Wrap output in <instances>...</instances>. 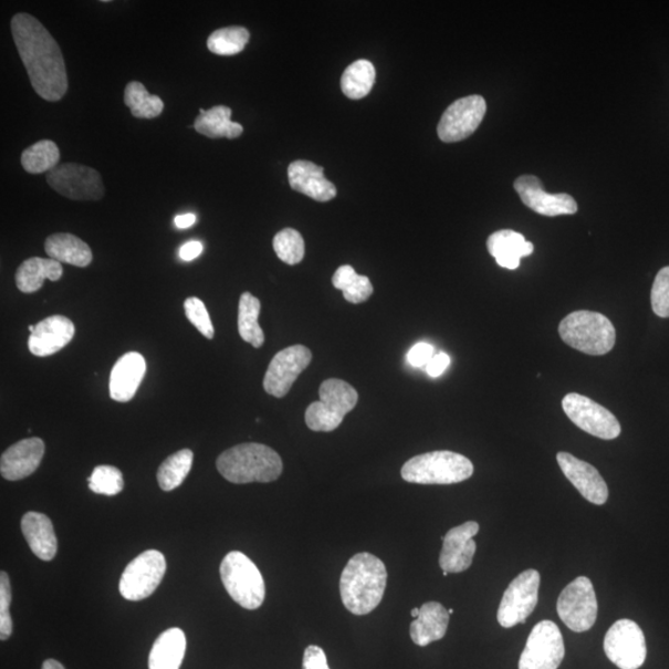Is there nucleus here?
<instances>
[{"instance_id": "nucleus-1", "label": "nucleus", "mask_w": 669, "mask_h": 669, "mask_svg": "<svg viewBox=\"0 0 669 669\" xmlns=\"http://www.w3.org/2000/svg\"><path fill=\"white\" fill-rule=\"evenodd\" d=\"M14 43L36 94L58 102L69 90L63 51L36 18L18 13L12 19Z\"/></svg>"}, {"instance_id": "nucleus-2", "label": "nucleus", "mask_w": 669, "mask_h": 669, "mask_svg": "<svg viewBox=\"0 0 669 669\" xmlns=\"http://www.w3.org/2000/svg\"><path fill=\"white\" fill-rule=\"evenodd\" d=\"M387 576L385 563L376 555H354L339 579V594L346 609L358 616L373 613L384 599Z\"/></svg>"}, {"instance_id": "nucleus-3", "label": "nucleus", "mask_w": 669, "mask_h": 669, "mask_svg": "<svg viewBox=\"0 0 669 669\" xmlns=\"http://www.w3.org/2000/svg\"><path fill=\"white\" fill-rule=\"evenodd\" d=\"M216 467L226 480L237 485L272 482L283 472V461L278 452L259 442H245L223 451Z\"/></svg>"}, {"instance_id": "nucleus-4", "label": "nucleus", "mask_w": 669, "mask_h": 669, "mask_svg": "<svg viewBox=\"0 0 669 669\" xmlns=\"http://www.w3.org/2000/svg\"><path fill=\"white\" fill-rule=\"evenodd\" d=\"M400 473L407 482L419 485H451L470 479L473 466L458 452L441 450L411 458Z\"/></svg>"}, {"instance_id": "nucleus-5", "label": "nucleus", "mask_w": 669, "mask_h": 669, "mask_svg": "<svg viewBox=\"0 0 669 669\" xmlns=\"http://www.w3.org/2000/svg\"><path fill=\"white\" fill-rule=\"evenodd\" d=\"M564 344L578 352L603 356L609 354L616 343V332L609 317L588 311L574 312L560 324Z\"/></svg>"}, {"instance_id": "nucleus-6", "label": "nucleus", "mask_w": 669, "mask_h": 669, "mask_svg": "<svg viewBox=\"0 0 669 669\" xmlns=\"http://www.w3.org/2000/svg\"><path fill=\"white\" fill-rule=\"evenodd\" d=\"M321 399L307 407L305 424L314 431H333L358 401L357 390L343 379H327L318 389Z\"/></svg>"}, {"instance_id": "nucleus-7", "label": "nucleus", "mask_w": 669, "mask_h": 669, "mask_svg": "<svg viewBox=\"0 0 669 669\" xmlns=\"http://www.w3.org/2000/svg\"><path fill=\"white\" fill-rule=\"evenodd\" d=\"M221 581L231 598L247 610H257L265 599L263 576L257 565L241 552H231L220 567Z\"/></svg>"}, {"instance_id": "nucleus-8", "label": "nucleus", "mask_w": 669, "mask_h": 669, "mask_svg": "<svg viewBox=\"0 0 669 669\" xmlns=\"http://www.w3.org/2000/svg\"><path fill=\"white\" fill-rule=\"evenodd\" d=\"M167 572V561L158 551H147L133 560L123 572L119 592L129 602L149 598L158 589Z\"/></svg>"}, {"instance_id": "nucleus-9", "label": "nucleus", "mask_w": 669, "mask_h": 669, "mask_svg": "<svg viewBox=\"0 0 669 669\" xmlns=\"http://www.w3.org/2000/svg\"><path fill=\"white\" fill-rule=\"evenodd\" d=\"M50 188L75 201H98L105 197L101 174L82 164L65 163L46 174Z\"/></svg>"}, {"instance_id": "nucleus-10", "label": "nucleus", "mask_w": 669, "mask_h": 669, "mask_svg": "<svg viewBox=\"0 0 669 669\" xmlns=\"http://www.w3.org/2000/svg\"><path fill=\"white\" fill-rule=\"evenodd\" d=\"M557 611L572 631H589L598 617V600L592 581L586 576L573 581L561 593Z\"/></svg>"}, {"instance_id": "nucleus-11", "label": "nucleus", "mask_w": 669, "mask_h": 669, "mask_svg": "<svg viewBox=\"0 0 669 669\" xmlns=\"http://www.w3.org/2000/svg\"><path fill=\"white\" fill-rule=\"evenodd\" d=\"M540 585L541 574L534 569L522 572L511 582L498 610V621L504 629L526 623L537 606Z\"/></svg>"}, {"instance_id": "nucleus-12", "label": "nucleus", "mask_w": 669, "mask_h": 669, "mask_svg": "<svg viewBox=\"0 0 669 669\" xmlns=\"http://www.w3.org/2000/svg\"><path fill=\"white\" fill-rule=\"evenodd\" d=\"M564 414L573 424L596 438L613 440L620 436L619 420L609 409L579 394H569L562 401Z\"/></svg>"}, {"instance_id": "nucleus-13", "label": "nucleus", "mask_w": 669, "mask_h": 669, "mask_svg": "<svg viewBox=\"0 0 669 669\" xmlns=\"http://www.w3.org/2000/svg\"><path fill=\"white\" fill-rule=\"evenodd\" d=\"M565 656L563 636L557 624L539 623L529 636L519 669H558Z\"/></svg>"}, {"instance_id": "nucleus-14", "label": "nucleus", "mask_w": 669, "mask_h": 669, "mask_svg": "<svg viewBox=\"0 0 669 669\" xmlns=\"http://www.w3.org/2000/svg\"><path fill=\"white\" fill-rule=\"evenodd\" d=\"M604 650L620 669H638L646 661L647 648L644 631L633 620L616 621L606 633Z\"/></svg>"}, {"instance_id": "nucleus-15", "label": "nucleus", "mask_w": 669, "mask_h": 669, "mask_svg": "<svg viewBox=\"0 0 669 669\" xmlns=\"http://www.w3.org/2000/svg\"><path fill=\"white\" fill-rule=\"evenodd\" d=\"M487 101L482 96L472 95L460 98L442 113L438 125V136L445 143L464 140L475 132L487 115Z\"/></svg>"}, {"instance_id": "nucleus-16", "label": "nucleus", "mask_w": 669, "mask_h": 669, "mask_svg": "<svg viewBox=\"0 0 669 669\" xmlns=\"http://www.w3.org/2000/svg\"><path fill=\"white\" fill-rule=\"evenodd\" d=\"M313 354L303 345H294L278 353L268 366L263 387L268 395L283 398L303 370L311 365Z\"/></svg>"}, {"instance_id": "nucleus-17", "label": "nucleus", "mask_w": 669, "mask_h": 669, "mask_svg": "<svg viewBox=\"0 0 669 669\" xmlns=\"http://www.w3.org/2000/svg\"><path fill=\"white\" fill-rule=\"evenodd\" d=\"M524 205L534 212L548 218L562 215H574L578 203L568 194H550L542 187V181L534 175H522L513 184Z\"/></svg>"}, {"instance_id": "nucleus-18", "label": "nucleus", "mask_w": 669, "mask_h": 669, "mask_svg": "<svg viewBox=\"0 0 669 669\" xmlns=\"http://www.w3.org/2000/svg\"><path fill=\"white\" fill-rule=\"evenodd\" d=\"M478 522L469 521L451 529L442 540L439 565L442 572L461 573L471 567L477 553L473 537L479 533Z\"/></svg>"}, {"instance_id": "nucleus-19", "label": "nucleus", "mask_w": 669, "mask_h": 669, "mask_svg": "<svg viewBox=\"0 0 669 669\" xmlns=\"http://www.w3.org/2000/svg\"><path fill=\"white\" fill-rule=\"evenodd\" d=\"M557 461L564 477L573 483L585 500L602 506L609 499V489L600 472L588 462L564 451L558 452Z\"/></svg>"}, {"instance_id": "nucleus-20", "label": "nucleus", "mask_w": 669, "mask_h": 669, "mask_svg": "<svg viewBox=\"0 0 669 669\" xmlns=\"http://www.w3.org/2000/svg\"><path fill=\"white\" fill-rule=\"evenodd\" d=\"M76 333L75 324L64 315L44 318L28 339L29 352L36 357L54 355L66 347Z\"/></svg>"}, {"instance_id": "nucleus-21", "label": "nucleus", "mask_w": 669, "mask_h": 669, "mask_svg": "<svg viewBox=\"0 0 669 669\" xmlns=\"http://www.w3.org/2000/svg\"><path fill=\"white\" fill-rule=\"evenodd\" d=\"M45 456V442L40 438H29L15 442L3 452L0 472L9 481L23 480L38 470Z\"/></svg>"}, {"instance_id": "nucleus-22", "label": "nucleus", "mask_w": 669, "mask_h": 669, "mask_svg": "<svg viewBox=\"0 0 669 669\" xmlns=\"http://www.w3.org/2000/svg\"><path fill=\"white\" fill-rule=\"evenodd\" d=\"M288 179L291 188L318 202L336 198V188L325 178L324 168L307 160L293 161L288 168Z\"/></svg>"}, {"instance_id": "nucleus-23", "label": "nucleus", "mask_w": 669, "mask_h": 669, "mask_svg": "<svg viewBox=\"0 0 669 669\" xmlns=\"http://www.w3.org/2000/svg\"><path fill=\"white\" fill-rule=\"evenodd\" d=\"M147 373L146 358L139 353L123 355L115 367L112 368L109 378V395L113 400L126 404L136 396L144 376Z\"/></svg>"}, {"instance_id": "nucleus-24", "label": "nucleus", "mask_w": 669, "mask_h": 669, "mask_svg": "<svg viewBox=\"0 0 669 669\" xmlns=\"http://www.w3.org/2000/svg\"><path fill=\"white\" fill-rule=\"evenodd\" d=\"M450 615L445 606L429 602L419 607L417 619L410 624V638L416 645L426 647L445 638Z\"/></svg>"}, {"instance_id": "nucleus-25", "label": "nucleus", "mask_w": 669, "mask_h": 669, "mask_svg": "<svg viewBox=\"0 0 669 669\" xmlns=\"http://www.w3.org/2000/svg\"><path fill=\"white\" fill-rule=\"evenodd\" d=\"M22 530L30 550L41 561L50 562L58 553V539L53 522L46 514L28 512L22 520Z\"/></svg>"}, {"instance_id": "nucleus-26", "label": "nucleus", "mask_w": 669, "mask_h": 669, "mask_svg": "<svg viewBox=\"0 0 669 669\" xmlns=\"http://www.w3.org/2000/svg\"><path fill=\"white\" fill-rule=\"evenodd\" d=\"M488 250L499 265L513 271L518 270L523 257L533 253L534 245L519 232L502 230L489 237Z\"/></svg>"}, {"instance_id": "nucleus-27", "label": "nucleus", "mask_w": 669, "mask_h": 669, "mask_svg": "<svg viewBox=\"0 0 669 669\" xmlns=\"http://www.w3.org/2000/svg\"><path fill=\"white\" fill-rule=\"evenodd\" d=\"M63 274V265L60 262L33 257V259L24 261L18 268L15 284L20 292L32 294L41 290L45 280L58 282Z\"/></svg>"}, {"instance_id": "nucleus-28", "label": "nucleus", "mask_w": 669, "mask_h": 669, "mask_svg": "<svg viewBox=\"0 0 669 669\" xmlns=\"http://www.w3.org/2000/svg\"><path fill=\"white\" fill-rule=\"evenodd\" d=\"M44 249L51 260L60 263L85 268L94 260L90 245L71 233L49 236Z\"/></svg>"}, {"instance_id": "nucleus-29", "label": "nucleus", "mask_w": 669, "mask_h": 669, "mask_svg": "<svg viewBox=\"0 0 669 669\" xmlns=\"http://www.w3.org/2000/svg\"><path fill=\"white\" fill-rule=\"evenodd\" d=\"M185 651L187 637L182 630L174 627L163 633L154 642L149 655V669H179Z\"/></svg>"}, {"instance_id": "nucleus-30", "label": "nucleus", "mask_w": 669, "mask_h": 669, "mask_svg": "<svg viewBox=\"0 0 669 669\" xmlns=\"http://www.w3.org/2000/svg\"><path fill=\"white\" fill-rule=\"evenodd\" d=\"M232 109L228 106H216L209 111L200 108V116L195 119L194 128L202 136L219 139H236L242 136L243 127L232 122Z\"/></svg>"}, {"instance_id": "nucleus-31", "label": "nucleus", "mask_w": 669, "mask_h": 669, "mask_svg": "<svg viewBox=\"0 0 669 669\" xmlns=\"http://www.w3.org/2000/svg\"><path fill=\"white\" fill-rule=\"evenodd\" d=\"M261 313V302L251 293L241 295L239 305V333L245 343L255 348L264 344V333L259 324Z\"/></svg>"}, {"instance_id": "nucleus-32", "label": "nucleus", "mask_w": 669, "mask_h": 669, "mask_svg": "<svg viewBox=\"0 0 669 669\" xmlns=\"http://www.w3.org/2000/svg\"><path fill=\"white\" fill-rule=\"evenodd\" d=\"M376 81V70L368 60H358L349 65L342 77L344 95L352 100H362L373 90Z\"/></svg>"}, {"instance_id": "nucleus-33", "label": "nucleus", "mask_w": 669, "mask_h": 669, "mask_svg": "<svg viewBox=\"0 0 669 669\" xmlns=\"http://www.w3.org/2000/svg\"><path fill=\"white\" fill-rule=\"evenodd\" d=\"M336 290L344 293L348 303L362 304L374 294V285L366 275H358L352 265L339 266L333 276Z\"/></svg>"}, {"instance_id": "nucleus-34", "label": "nucleus", "mask_w": 669, "mask_h": 669, "mask_svg": "<svg viewBox=\"0 0 669 669\" xmlns=\"http://www.w3.org/2000/svg\"><path fill=\"white\" fill-rule=\"evenodd\" d=\"M125 105L130 109L132 116L140 119H153L161 115L164 102L159 96L150 95L138 81H132L125 90Z\"/></svg>"}, {"instance_id": "nucleus-35", "label": "nucleus", "mask_w": 669, "mask_h": 669, "mask_svg": "<svg viewBox=\"0 0 669 669\" xmlns=\"http://www.w3.org/2000/svg\"><path fill=\"white\" fill-rule=\"evenodd\" d=\"M192 462L194 452L190 449H182L170 456L163 462L157 473L160 489L167 492L178 489L189 475Z\"/></svg>"}, {"instance_id": "nucleus-36", "label": "nucleus", "mask_w": 669, "mask_h": 669, "mask_svg": "<svg viewBox=\"0 0 669 669\" xmlns=\"http://www.w3.org/2000/svg\"><path fill=\"white\" fill-rule=\"evenodd\" d=\"M60 150L53 140H40L22 154V166L29 174H43L59 166Z\"/></svg>"}, {"instance_id": "nucleus-37", "label": "nucleus", "mask_w": 669, "mask_h": 669, "mask_svg": "<svg viewBox=\"0 0 669 669\" xmlns=\"http://www.w3.org/2000/svg\"><path fill=\"white\" fill-rule=\"evenodd\" d=\"M249 41V30L242 27H229L216 30L208 39V48L215 55L232 56L240 54Z\"/></svg>"}, {"instance_id": "nucleus-38", "label": "nucleus", "mask_w": 669, "mask_h": 669, "mask_svg": "<svg viewBox=\"0 0 669 669\" xmlns=\"http://www.w3.org/2000/svg\"><path fill=\"white\" fill-rule=\"evenodd\" d=\"M273 249L282 262L295 265L304 260L305 243L300 232L284 229L278 232L273 240Z\"/></svg>"}, {"instance_id": "nucleus-39", "label": "nucleus", "mask_w": 669, "mask_h": 669, "mask_svg": "<svg viewBox=\"0 0 669 669\" xmlns=\"http://www.w3.org/2000/svg\"><path fill=\"white\" fill-rule=\"evenodd\" d=\"M87 481L90 490L98 493V495L116 496L125 489L122 472L111 466L95 468Z\"/></svg>"}, {"instance_id": "nucleus-40", "label": "nucleus", "mask_w": 669, "mask_h": 669, "mask_svg": "<svg viewBox=\"0 0 669 669\" xmlns=\"http://www.w3.org/2000/svg\"><path fill=\"white\" fill-rule=\"evenodd\" d=\"M184 309L185 315H187L189 322L198 328L200 334L206 338L212 339L215 337V328L208 309H206L203 302L197 296H191L185 301Z\"/></svg>"}, {"instance_id": "nucleus-41", "label": "nucleus", "mask_w": 669, "mask_h": 669, "mask_svg": "<svg viewBox=\"0 0 669 669\" xmlns=\"http://www.w3.org/2000/svg\"><path fill=\"white\" fill-rule=\"evenodd\" d=\"M10 603H12V588H10L9 576L6 572L0 574V638L7 641L13 633V620L10 616Z\"/></svg>"}, {"instance_id": "nucleus-42", "label": "nucleus", "mask_w": 669, "mask_h": 669, "mask_svg": "<svg viewBox=\"0 0 669 669\" xmlns=\"http://www.w3.org/2000/svg\"><path fill=\"white\" fill-rule=\"evenodd\" d=\"M652 311L657 316L669 317V266L656 275L651 292Z\"/></svg>"}, {"instance_id": "nucleus-43", "label": "nucleus", "mask_w": 669, "mask_h": 669, "mask_svg": "<svg viewBox=\"0 0 669 669\" xmlns=\"http://www.w3.org/2000/svg\"><path fill=\"white\" fill-rule=\"evenodd\" d=\"M436 356V348L427 343H418L409 349L408 363L415 367H427L431 358Z\"/></svg>"}, {"instance_id": "nucleus-44", "label": "nucleus", "mask_w": 669, "mask_h": 669, "mask_svg": "<svg viewBox=\"0 0 669 669\" xmlns=\"http://www.w3.org/2000/svg\"><path fill=\"white\" fill-rule=\"evenodd\" d=\"M303 669H331L322 647L307 646L303 658Z\"/></svg>"}, {"instance_id": "nucleus-45", "label": "nucleus", "mask_w": 669, "mask_h": 669, "mask_svg": "<svg viewBox=\"0 0 669 669\" xmlns=\"http://www.w3.org/2000/svg\"><path fill=\"white\" fill-rule=\"evenodd\" d=\"M450 365V357L445 354H436L431 362L427 365L426 369L430 377H439L446 373V369Z\"/></svg>"}, {"instance_id": "nucleus-46", "label": "nucleus", "mask_w": 669, "mask_h": 669, "mask_svg": "<svg viewBox=\"0 0 669 669\" xmlns=\"http://www.w3.org/2000/svg\"><path fill=\"white\" fill-rule=\"evenodd\" d=\"M203 245L199 241H190L181 245L179 255L180 259L185 262H191L197 260L198 257L202 253Z\"/></svg>"}, {"instance_id": "nucleus-47", "label": "nucleus", "mask_w": 669, "mask_h": 669, "mask_svg": "<svg viewBox=\"0 0 669 669\" xmlns=\"http://www.w3.org/2000/svg\"><path fill=\"white\" fill-rule=\"evenodd\" d=\"M195 222H197V215L195 213L178 215L177 218L174 219L175 226L180 230L190 229Z\"/></svg>"}, {"instance_id": "nucleus-48", "label": "nucleus", "mask_w": 669, "mask_h": 669, "mask_svg": "<svg viewBox=\"0 0 669 669\" xmlns=\"http://www.w3.org/2000/svg\"><path fill=\"white\" fill-rule=\"evenodd\" d=\"M43 669H65V667L55 660H48L44 662Z\"/></svg>"}, {"instance_id": "nucleus-49", "label": "nucleus", "mask_w": 669, "mask_h": 669, "mask_svg": "<svg viewBox=\"0 0 669 669\" xmlns=\"http://www.w3.org/2000/svg\"><path fill=\"white\" fill-rule=\"evenodd\" d=\"M411 617H415V619H417L418 615H419V609H414L410 613Z\"/></svg>"}, {"instance_id": "nucleus-50", "label": "nucleus", "mask_w": 669, "mask_h": 669, "mask_svg": "<svg viewBox=\"0 0 669 669\" xmlns=\"http://www.w3.org/2000/svg\"><path fill=\"white\" fill-rule=\"evenodd\" d=\"M28 328H29L30 334L34 333V331H35L34 325H30Z\"/></svg>"}, {"instance_id": "nucleus-51", "label": "nucleus", "mask_w": 669, "mask_h": 669, "mask_svg": "<svg viewBox=\"0 0 669 669\" xmlns=\"http://www.w3.org/2000/svg\"><path fill=\"white\" fill-rule=\"evenodd\" d=\"M448 613H449V615H451V614H454V610L449 609Z\"/></svg>"}, {"instance_id": "nucleus-52", "label": "nucleus", "mask_w": 669, "mask_h": 669, "mask_svg": "<svg viewBox=\"0 0 669 669\" xmlns=\"http://www.w3.org/2000/svg\"><path fill=\"white\" fill-rule=\"evenodd\" d=\"M442 575L448 576L449 573L448 572H442Z\"/></svg>"}]
</instances>
